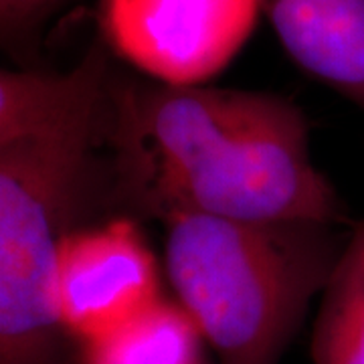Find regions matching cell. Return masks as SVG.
Returning <instances> with one entry per match:
<instances>
[{"mask_svg":"<svg viewBox=\"0 0 364 364\" xmlns=\"http://www.w3.org/2000/svg\"><path fill=\"white\" fill-rule=\"evenodd\" d=\"M107 148L114 195L162 223L354 225L314 162L306 114L277 93L166 85L114 69Z\"/></svg>","mask_w":364,"mask_h":364,"instance_id":"obj_1","label":"cell"},{"mask_svg":"<svg viewBox=\"0 0 364 364\" xmlns=\"http://www.w3.org/2000/svg\"><path fill=\"white\" fill-rule=\"evenodd\" d=\"M164 227L176 304L223 364H277L348 237L322 223L208 215H176Z\"/></svg>","mask_w":364,"mask_h":364,"instance_id":"obj_2","label":"cell"},{"mask_svg":"<svg viewBox=\"0 0 364 364\" xmlns=\"http://www.w3.org/2000/svg\"><path fill=\"white\" fill-rule=\"evenodd\" d=\"M109 114L112 79L63 119L0 146V364L57 363L53 267L100 184H112L100 158Z\"/></svg>","mask_w":364,"mask_h":364,"instance_id":"obj_3","label":"cell"},{"mask_svg":"<svg viewBox=\"0 0 364 364\" xmlns=\"http://www.w3.org/2000/svg\"><path fill=\"white\" fill-rule=\"evenodd\" d=\"M263 0H100L105 49L166 85H205L243 49Z\"/></svg>","mask_w":364,"mask_h":364,"instance_id":"obj_4","label":"cell"},{"mask_svg":"<svg viewBox=\"0 0 364 364\" xmlns=\"http://www.w3.org/2000/svg\"><path fill=\"white\" fill-rule=\"evenodd\" d=\"M158 299L156 259L134 221L77 227L61 239L51 301L63 334L100 338Z\"/></svg>","mask_w":364,"mask_h":364,"instance_id":"obj_5","label":"cell"},{"mask_svg":"<svg viewBox=\"0 0 364 364\" xmlns=\"http://www.w3.org/2000/svg\"><path fill=\"white\" fill-rule=\"evenodd\" d=\"M114 73L105 45L90 51L65 73L0 67V146L21 140L69 116L107 87Z\"/></svg>","mask_w":364,"mask_h":364,"instance_id":"obj_6","label":"cell"},{"mask_svg":"<svg viewBox=\"0 0 364 364\" xmlns=\"http://www.w3.org/2000/svg\"><path fill=\"white\" fill-rule=\"evenodd\" d=\"M205 340L176 301L158 299L100 338L83 342V364H200Z\"/></svg>","mask_w":364,"mask_h":364,"instance_id":"obj_7","label":"cell"},{"mask_svg":"<svg viewBox=\"0 0 364 364\" xmlns=\"http://www.w3.org/2000/svg\"><path fill=\"white\" fill-rule=\"evenodd\" d=\"M312 360L314 364H364V219L350 227L320 296Z\"/></svg>","mask_w":364,"mask_h":364,"instance_id":"obj_8","label":"cell"},{"mask_svg":"<svg viewBox=\"0 0 364 364\" xmlns=\"http://www.w3.org/2000/svg\"><path fill=\"white\" fill-rule=\"evenodd\" d=\"M71 0H0V51L28 61L45 26Z\"/></svg>","mask_w":364,"mask_h":364,"instance_id":"obj_9","label":"cell"}]
</instances>
